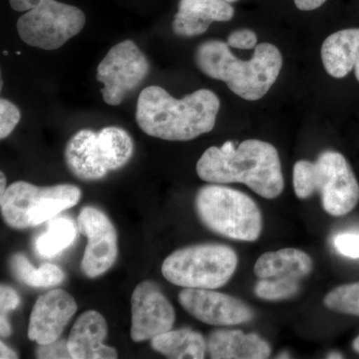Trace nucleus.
Segmentation results:
<instances>
[{"label": "nucleus", "instance_id": "nucleus-25", "mask_svg": "<svg viewBox=\"0 0 359 359\" xmlns=\"http://www.w3.org/2000/svg\"><path fill=\"white\" fill-rule=\"evenodd\" d=\"M299 282L294 280L261 278L255 287V294L266 301H283L299 292Z\"/></svg>", "mask_w": 359, "mask_h": 359}, {"label": "nucleus", "instance_id": "nucleus-2", "mask_svg": "<svg viewBox=\"0 0 359 359\" xmlns=\"http://www.w3.org/2000/svg\"><path fill=\"white\" fill-rule=\"evenodd\" d=\"M196 169L203 181L245 184L264 199H275L285 188L278 150L257 139L245 140L238 147L231 141L212 146L201 156Z\"/></svg>", "mask_w": 359, "mask_h": 359}, {"label": "nucleus", "instance_id": "nucleus-35", "mask_svg": "<svg viewBox=\"0 0 359 359\" xmlns=\"http://www.w3.org/2000/svg\"><path fill=\"white\" fill-rule=\"evenodd\" d=\"M353 347L354 351H355V353H359V337H356V339H354Z\"/></svg>", "mask_w": 359, "mask_h": 359}, {"label": "nucleus", "instance_id": "nucleus-31", "mask_svg": "<svg viewBox=\"0 0 359 359\" xmlns=\"http://www.w3.org/2000/svg\"><path fill=\"white\" fill-rule=\"evenodd\" d=\"M295 6L302 11H311L320 8L327 0H294Z\"/></svg>", "mask_w": 359, "mask_h": 359}, {"label": "nucleus", "instance_id": "nucleus-18", "mask_svg": "<svg viewBox=\"0 0 359 359\" xmlns=\"http://www.w3.org/2000/svg\"><path fill=\"white\" fill-rule=\"evenodd\" d=\"M313 269L311 257L301 250L282 249L264 252L255 264L254 273L259 280H302Z\"/></svg>", "mask_w": 359, "mask_h": 359}, {"label": "nucleus", "instance_id": "nucleus-17", "mask_svg": "<svg viewBox=\"0 0 359 359\" xmlns=\"http://www.w3.org/2000/svg\"><path fill=\"white\" fill-rule=\"evenodd\" d=\"M207 351L214 359H264L269 358L271 348L257 334L219 330L208 337Z\"/></svg>", "mask_w": 359, "mask_h": 359}, {"label": "nucleus", "instance_id": "nucleus-12", "mask_svg": "<svg viewBox=\"0 0 359 359\" xmlns=\"http://www.w3.org/2000/svg\"><path fill=\"white\" fill-rule=\"evenodd\" d=\"M77 311L74 297L63 290H54L39 297L30 314L28 337L37 344L59 339Z\"/></svg>", "mask_w": 359, "mask_h": 359}, {"label": "nucleus", "instance_id": "nucleus-38", "mask_svg": "<svg viewBox=\"0 0 359 359\" xmlns=\"http://www.w3.org/2000/svg\"><path fill=\"white\" fill-rule=\"evenodd\" d=\"M4 55H8V52H7V51H4Z\"/></svg>", "mask_w": 359, "mask_h": 359}, {"label": "nucleus", "instance_id": "nucleus-15", "mask_svg": "<svg viewBox=\"0 0 359 359\" xmlns=\"http://www.w3.org/2000/svg\"><path fill=\"white\" fill-rule=\"evenodd\" d=\"M321 60L330 76L341 79L354 69L359 82V28L330 34L321 46Z\"/></svg>", "mask_w": 359, "mask_h": 359}, {"label": "nucleus", "instance_id": "nucleus-5", "mask_svg": "<svg viewBox=\"0 0 359 359\" xmlns=\"http://www.w3.org/2000/svg\"><path fill=\"white\" fill-rule=\"evenodd\" d=\"M195 208L204 226L218 235L242 242H255L261 236V210L241 191L219 184L202 187L196 195Z\"/></svg>", "mask_w": 359, "mask_h": 359}, {"label": "nucleus", "instance_id": "nucleus-16", "mask_svg": "<svg viewBox=\"0 0 359 359\" xmlns=\"http://www.w3.org/2000/svg\"><path fill=\"white\" fill-rule=\"evenodd\" d=\"M65 161L71 173L85 181H96L106 176L97 133L83 129L71 137L65 148Z\"/></svg>", "mask_w": 359, "mask_h": 359}, {"label": "nucleus", "instance_id": "nucleus-3", "mask_svg": "<svg viewBox=\"0 0 359 359\" xmlns=\"http://www.w3.org/2000/svg\"><path fill=\"white\" fill-rule=\"evenodd\" d=\"M195 62L205 76L224 82L236 95L257 101L276 83L283 59L280 49L269 42L257 44L254 56L245 61L233 55L226 42L208 40L196 49Z\"/></svg>", "mask_w": 359, "mask_h": 359}, {"label": "nucleus", "instance_id": "nucleus-36", "mask_svg": "<svg viewBox=\"0 0 359 359\" xmlns=\"http://www.w3.org/2000/svg\"><path fill=\"white\" fill-rule=\"evenodd\" d=\"M327 358H344V356L340 353H332L328 354Z\"/></svg>", "mask_w": 359, "mask_h": 359}, {"label": "nucleus", "instance_id": "nucleus-10", "mask_svg": "<svg viewBox=\"0 0 359 359\" xmlns=\"http://www.w3.org/2000/svg\"><path fill=\"white\" fill-rule=\"evenodd\" d=\"M131 339L151 340L173 327L175 311L156 283L145 280L135 287L131 297Z\"/></svg>", "mask_w": 359, "mask_h": 359}, {"label": "nucleus", "instance_id": "nucleus-21", "mask_svg": "<svg viewBox=\"0 0 359 359\" xmlns=\"http://www.w3.org/2000/svg\"><path fill=\"white\" fill-rule=\"evenodd\" d=\"M104 166L115 171L126 165L134 152V143L128 132L119 127H105L97 133Z\"/></svg>", "mask_w": 359, "mask_h": 359}, {"label": "nucleus", "instance_id": "nucleus-14", "mask_svg": "<svg viewBox=\"0 0 359 359\" xmlns=\"http://www.w3.org/2000/svg\"><path fill=\"white\" fill-rule=\"evenodd\" d=\"M235 9L224 0H180L172 29L181 37L204 34L212 22H226L233 18Z\"/></svg>", "mask_w": 359, "mask_h": 359}, {"label": "nucleus", "instance_id": "nucleus-6", "mask_svg": "<svg viewBox=\"0 0 359 359\" xmlns=\"http://www.w3.org/2000/svg\"><path fill=\"white\" fill-rule=\"evenodd\" d=\"M238 256L224 245H196L175 250L162 264L168 282L184 289L217 290L235 273Z\"/></svg>", "mask_w": 359, "mask_h": 359}, {"label": "nucleus", "instance_id": "nucleus-30", "mask_svg": "<svg viewBox=\"0 0 359 359\" xmlns=\"http://www.w3.org/2000/svg\"><path fill=\"white\" fill-rule=\"evenodd\" d=\"M20 304V297L18 292L8 287L1 285L0 287V316H7L8 311H14Z\"/></svg>", "mask_w": 359, "mask_h": 359}, {"label": "nucleus", "instance_id": "nucleus-19", "mask_svg": "<svg viewBox=\"0 0 359 359\" xmlns=\"http://www.w3.org/2000/svg\"><path fill=\"white\" fill-rule=\"evenodd\" d=\"M151 346L167 358L202 359L207 353V339L191 328L164 332L151 339Z\"/></svg>", "mask_w": 359, "mask_h": 359}, {"label": "nucleus", "instance_id": "nucleus-20", "mask_svg": "<svg viewBox=\"0 0 359 359\" xmlns=\"http://www.w3.org/2000/svg\"><path fill=\"white\" fill-rule=\"evenodd\" d=\"M81 198V191L74 185L39 187L32 215V228L55 218L61 212L74 207Z\"/></svg>", "mask_w": 359, "mask_h": 359}, {"label": "nucleus", "instance_id": "nucleus-8", "mask_svg": "<svg viewBox=\"0 0 359 359\" xmlns=\"http://www.w3.org/2000/svg\"><path fill=\"white\" fill-rule=\"evenodd\" d=\"M150 65L145 54L132 40L116 44L97 67V80L104 85L103 100L120 105L147 77Z\"/></svg>", "mask_w": 359, "mask_h": 359}, {"label": "nucleus", "instance_id": "nucleus-22", "mask_svg": "<svg viewBox=\"0 0 359 359\" xmlns=\"http://www.w3.org/2000/svg\"><path fill=\"white\" fill-rule=\"evenodd\" d=\"M77 238V228L72 219L61 217L52 219L45 233L37 238L35 249L40 256H57L69 248Z\"/></svg>", "mask_w": 359, "mask_h": 359}, {"label": "nucleus", "instance_id": "nucleus-29", "mask_svg": "<svg viewBox=\"0 0 359 359\" xmlns=\"http://www.w3.org/2000/svg\"><path fill=\"white\" fill-rule=\"evenodd\" d=\"M226 43L233 48L250 50V49L256 48L257 36L256 32H252V30L238 29L229 35Z\"/></svg>", "mask_w": 359, "mask_h": 359}, {"label": "nucleus", "instance_id": "nucleus-27", "mask_svg": "<svg viewBox=\"0 0 359 359\" xmlns=\"http://www.w3.org/2000/svg\"><path fill=\"white\" fill-rule=\"evenodd\" d=\"M35 354L36 358L40 359L72 358L68 348L67 340L57 339L51 344H39Z\"/></svg>", "mask_w": 359, "mask_h": 359}, {"label": "nucleus", "instance_id": "nucleus-34", "mask_svg": "<svg viewBox=\"0 0 359 359\" xmlns=\"http://www.w3.org/2000/svg\"><path fill=\"white\" fill-rule=\"evenodd\" d=\"M0 177H1V178H0V184H1V185H0V197H1V196H4V193H6L7 188L6 178V176H4V172H1V173H0Z\"/></svg>", "mask_w": 359, "mask_h": 359}, {"label": "nucleus", "instance_id": "nucleus-9", "mask_svg": "<svg viewBox=\"0 0 359 359\" xmlns=\"http://www.w3.org/2000/svg\"><path fill=\"white\" fill-rule=\"evenodd\" d=\"M78 230L88 240L81 262L82 273L90 278L112 268L118 255L117 231L100 210L85 207L77 219Z\"/></svg>", "mask_w": 359, "mask_h": 359}, {"label": "nucleus", "instance_id": "nucleus-24", "mask_svg": "<svg viewBox=\"0 0 359 359\" xmlns=\"http://www.w3.org/2000/svg\"><path fill=\"white\" fill-rule=\"evenodd\" d=\"M323 302L335 313L359 316V282L335 287L325 295Z\"/></svg>", "mask_w": 359, "mask_h": 359}, {"label": "nucleus", "instance_id": "nucleus-37", "mask_svg": "<svg viewBox=\"0 0 359 359\" xmlns=\"http://www.w3.org/2000/svg\"><path fill=\"white\" fill-rule=\"evenodd\" d=\"M224 1L229 2V4H231V2L238 1V0H224Z\"/></svg>", "mask_w": 359, "mask_h": 359}, {"label": "nucleus", "instance_id": "nucleus-28", "mask_svg": "<svg viewBox=\"0 0 359 359\" xmlns=\"http://www.w3.org/2000/svg\"><path fill=\"white\" fill-rule=\"evenodd\" d=\"M334 245L342 256L359 259V235L342 233L334 238Z\"/></svg>", "mask_w": 359, "mask_h": 359}, {"label": "nucleus", "instance_id": "nucleus-32", "mask_svg": "<svg viewBox=\"0 0 359 359\" xmlns=\"http://www.w3.org/2000/svg\"><path fill=\"white\" fill-rule=\"evenodd\" d=\"M0 358H18V354L13 349L9 348L8 346L4 344V341L0 342Z\"/></svg>", "mask_w": 359, "mask_h": 359}, {"label": "nucleus", "instance_id": "nucleus-1", "mask_svg": "<svg viewBox=\"0 0 359 359\" xmlns=\"http://www.w3.org/2000/svg\"><path fill=\"white\" fill-rule=\"evenodd\" d=\"M219 108V97L209 89L176 99L162 87L149 86L137 101L136 121L149 136L190 141L214 129Z\"/></svg>", "mask_w": 359, "mask_h": 359}, {"label": "nucleus", "instance_id": "nucleus-13", "mask_svg": "<svg viewBox=\"0 0 359 359\" xmlns=\"http://www.w3.org/2000/svg\"><path fill=\"white\" fill-rule=\"evenodd\" d=\"M108 334L107 323L102 314L87 311L78 318L67 339L73 359H114L118 353L103 344Z\"/></svg>", "mask_w": 359, "mask_h": 359}, {"label": "nucleus", "instance_id": "nucleus-33", "mask_svg": "<svg viewBox=\"0 0 359 359\" xmlns=\"http://www.w3.org/2000/svg\"><path fill=\"white\" fill-rule=\"evenodd\" d=\"M0 334L2 337H8L11 334V327L6 316H0Z\"/></svg>", "mask_w": 359, "mask_h": 359}, {"label": "nucleus", "instance_id": "nucleus-7", "mask_svg": "<svg viewBox=\"0 0 359 359\" xmlns=\"http://www.w3.org/2000/svg\"><path fill=\"white\" fill-rule=\"evenodd\" d=\"M15 11H26L18 20L20 39L29 46L55 50L84 28L81 9L56 0H9Z\"/></svg>", "mask_w": 359, "mask_h": 359}, {"label": "nucleus", "instance_id": "nucleus-11", "mask_svg": "<svg viewBox=\"0 0 359 359\" xmlns=\"http://www.w3.org/2000/svg\"><path fill=\"white\" fill-rule=\"evenodd\" d=\"M178 299L185 311L207 325L229 327L254 318V311L244 302L214 290L184 289Z\"/></svg>", "mask_w": 359, "mask_h": 359}, {"label": "nucleus", "instance_id": "nucleus-26", "mask_svg": "<svg viewBox=\"0 0 359 359\" xmlns=\"http://www.w3.org/2000/svg\"><path fill=\"white\" fill-rule=\"evenodd\" d=\"M20 111L7 99L0 100V139L7 138L20 121Z\"/></svg>", "mask_w": 359, "mask_h": 359}, {"label": "nucleus", "instance_id": "nucleus-23", "mask_svg": "<svg viewBox=\"0 0 359 359\" xmlns=\"http://www.w3.org/2000/svg\"><path fill=\"white\" fill-rule=\"evenodd\" d=\"M11 269L18 280L34 287H48L57 285L65 280L62 269L53 264H44L35 269L27 257L15 254L11 257Z\"/></svg>", "mask_w": 359, "mask_h": 359}, {"label": "nucleus", "instance_id": "nucleus-4", "mask_svg": "<svg viewBox=\"0 0 359 359\" xmlns=\"http://www.w3.org/2000/svg\"><path fill=\"white\" fill-rule=\"evenodd\" d=\"M292 183L299 199L320 194L323 210L330 216H344L359 202L358 179L346 157L335 151H325L314 162L297 161Z\"/></svg>", "mask_w": 359, "mask_h": 359}]
</instances>
